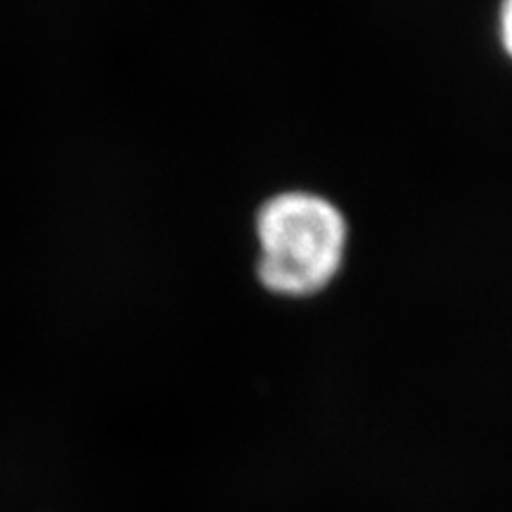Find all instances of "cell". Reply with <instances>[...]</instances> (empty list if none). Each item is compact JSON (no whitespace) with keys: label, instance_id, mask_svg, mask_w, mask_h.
<instances>
[{"label":"cell","instance_id":"obj_1","mask_svg":"<svg viewBox=\"0 0 512 512\" xmlns=\"http://www.w3.org/2000/svg\"><path fill=\"white\" fill-rule=\"evenodd\" d=\"M261 285L283 297H311L339 273L347 249V221L325 197L283 192L256 216Z\"/></svg>","mask_w":512,"mask_h":512},{"label":"cell","instance_id":"obj_2","mask_svg":"<svg viewBox=\"0 0 512 512\" xmlns=\"http://www.w3.org/2000/svg\"><path fill=\"white\" fill-rule=\"evenodd\" d=\"M501 24H503V46H505V50H510V38H512V34H510V0H505L503 3V10H501Z\"/></svg>","mask_w":512,"mask_h":512}]
</instances>
